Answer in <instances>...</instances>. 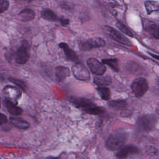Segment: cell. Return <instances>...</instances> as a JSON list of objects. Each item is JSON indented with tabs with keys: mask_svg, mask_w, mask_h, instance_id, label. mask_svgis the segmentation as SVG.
Instances as JSON below:
<instances>
[{
	"mask_svg": "<svg viewBox=\"0 0 159 159\" xmlns=\"http://www.w3.org/2000/svg\"><path fill=\"white\" fill-rule=\"evenodd\" d=\"M127 139V134L123 130H118L109 136L106 142V146L109 150H117L123 147Z\"/></svg>",
	"mask_w": 159,
	"mask_h": 159,
	"instance_id": "obj_1",
	"label": "cell"
},
{
	"mask_svg": "<svg viewBox=\"0 0 159 159\" xmlns=\"http://www.w3.org/2000/svg\"><path fill=\"white\" fill-rule=\"evenodd\" d=\"M157 118L152 114H147L140 117L137 121L136 126L137 129L143 132L151 131L155 126Z\"/></svg>",
	"mask_w": 159,
	"mask_h": 159,
	"instance_id": "obj_2",
	"label": "cell"
},
{
	"mask_svg": "<svg viewBox=\"0 0 159 159\" xmlns=\"http://www.w3.org/2000/svg\"><path fill=\"white\" fill-rule=\"evenodd\" d=\"M29 45L27 42L24 40L22 45L17 48L15 54V61L17 64L23 65L29 59Z\"/></svg>",
	"mask_w": 159,
	"mask_h": 159,
	"instance_id": "obj_3",
	"label": "cell"
},
{
	"mask_svg": "<svg viewBox=\"0 0 159 159\" xmlns=\"http://www.w3.org/2000/svg\"><path fill=\"white\" fill-rule=\"evenodd\" d=\"M131 89L135 96L137 98H140L143 96L147 91L148 85L145 78H138L132 82Z\"/></svg>",
	"mask_w": 159,
	"mask_h": 159,
	"instance_id": "obj_4",
	"label": "cell"
},
{
	"mask_svg": "<svg viewBox=\"0 0 159 159\" xmlns=\"http://www.w3.org/2000/svg\"><path fill=\"white\" fill-rule=\"evenodd\" d=\"M73 76L78 80L86 81L90 78V74L86 67L81 62H77L72 67Z\"/></svg>",
	"mask_w": 159,
	"mask_h": 159,
	"instance_id": "obj_5",
	"label": "cell"
},
{
	"mask_svg": "<svg viewBox=\"0 0 159 159\" xmlns=\"http://www.w3.org/2000/svg\"><path fill=\"white\" fill-rule=\"evenodd\" d=\"M2 93L6 97V99H9L16 104L22 96L21 90L19 88L12 85H7L4 86L2 89Z\"/></svg>",
	"mask_w": 159,
	"mask_h": 159,
	"instance_id": "obj_6",
	"label": "cell"
},
{
	"mask_svg": "<svg viewBox=\"0 0 159 159\" xmlns=\"http://www.w3.org/2000/svg\"><path fill=\"white\" fill-rule=\"evenodd\" d=\"M105 41L101 37H93L80 43V47L81 50L88 51L93 48H99L105 46Z\"/></svg>",
	"mask_w": 159,
	"mask_h": 159,
	"instance_id": "obj_7",
	"label": "cell"
},
{
	"mask_svg": "<svg viewBox=\"0 0 159 159\" xmlns=\"http://www.w3.org/2000/svg\"><path fill=\"white\" fill-rule=\"evenodd\" d=\"M104 30L108 36L115 41L126 45H131V42L127 37H125L124 35H123L122 34L112 27L109 26H105Z\"/></svg>",
	"mask_w": 159,
	"mask_h": 159,
	"instance_id": "obj_8",
	"label": "cell"
},
{
	"mask_svg": "<svg viewBox=\"0 0 159 159\" xmlns=\"http://www.w3.org/2000/svg\"><path fill=\"white\" fill-rule=\"evenodd\" d=\"M86 63L91 72L96 75H102L106 72L105 65L95 58H89Z\"/></svg>",
	"mask_w": 159,
	"mask_h": 159,
	"instance_id": "obj_9",
	"label": "cell"
},
{
	"mask_svg": "<svg viewBox=\"0 0 159 159\" xmlns=\"http://www.w3.org/2000/svg\"><path fill=\"white\" fill-rule=\"evenodd\" d=\"M59 47L63 50L66 58L68 60L73 62H79V58L76 52L70 48L68 45L66 43L61 42L59 43Z\"/></svg>",
	"mask_w": 159,
	"mask_h": 159,
	"instance_id": "obj_10",
	"label": "cell"
},
{
	"mask_svg": "<svg viewBox=\"0 0 159 159\" xmlns=\"http://www.w3.org/2000/svg\"><path fill=\"white\" fill-rule=\"evenodd\" d=\"M145 30L153 37L159 39V25L150 21L143 22Z\"/></svg>",
	"mask_w": 159,
	"mask_h": 159,
	"instance_id": "obj_11",
	"label": "cell"
},
{
	"mask_svg": "<svg viewBox=\"0 0 159 159\" xmlns=\"http://www.w3.org/2000/svg\"><path fill=\"white\" fill-rule=\"evenodd\" d=\"M71 101L78 107L81 108L83 111L95 105L91 101L85 98H71Z\"/></svg>",
	"mask_w": 159,
	"mask_h": 159,
	"instance_id": "obj_12",
	"label": "cell"
},
{
	"mask_svg": "<svg viewBox=\"0 0 159 159\" xmlns=\"http://www.w3.org/2000/svg\"><path fill=\"white\" fill-rule=\"evenodd\" d=\"M138 152V148L134 146H126L122 147L117 153L116 157L119 158H125L130 155L135 154Z\"/></svg>",
	"mask_w": 159,
	"mask_h": 159,
	"instance_id": "obj_13",
	"label": "cell"
},
{
	"mask_svg": "<svg viewBox=\"0 0 159 159\" xmlns=\"http://www.w3.org/2000/svg\"><path fill=\"white\" fill-rule=\"evenodd\" d=\"M4 105L7 110V111L9 112V114L13 115V116H19L20 115L23 111L21 108L19 107L16 104L12 102V101H9L7 99H6L4 101Z\"/></svg>",
	"mask_w": 159,
	"mask_h": 159,
	"instance_id": "obj_14",
	"label": "cell"
},
{
	"mask_svg": "<svg viewBox=\"0 0 159 159\" xmlns=\"http://www.w3.org/2000/svg\"><path fill=\"white\" fill-rule=\"evenodd\" d=\"M70 71L68 68L63 66H58L55 68V76L58 81H63L66 78L70 76Z\"/></svg>",
	"mask_w": 159,
	"mask_h": 159,
	"instance_id": "obj_15",
	"label": "cell"
},
{
	"mask_svg": "<svg viewBox=\"0 0 159 159\" xmlns=\"http://www.w3.org/2000/svg\"><path fill=\"white\" fill-rule=\"evenodd\" d=\"M19 19L23 22H29L35 18V13L34 10L26 8L21 11L18 14Z\"/></svg>",
	"mask_w": 159,
	"mask_h": 159,
	"instance_id": "obj_16",
	"label": "cell"
},
{
	"mask_svg": "<svg viewBox=\"0 0 159 159\" xmlns=\"http://www.w3.org/2000/svg\"><path fill=\"white\" fill-rule=\"evenodd\" d=\"M10 120L14 125H15L16 127L20 129L26 130L30 127L29 124L22 118L17 117H11Z\"/></svg>",
	"mask_w": 159,
	"mask_h": 159,
	"instance_id": "obj_17",
	"label": "cell"
},
{
	"mask_svg": "<svg viewBox=\"0 0 159 159\" xmlns=\"http://www.w3.org/2000/svg\"><path fill=\"white\" fill-rule=\"evenodd\" d=\"M41 17L47 20L54 22L58 20L59 19L57 14L50 9H44L41 12Z\"/></svg>",
	"mask_w": 159,
	"mask_h": 159,
	"instance_id": "obj_18",
	"label": "cell"
},
{
	"mask_svg": "<svg viewBox=\"0 0 159 159\" xmlns=\"http://www.w3.org/2000/svg\"><path fill=\"white\" fill-rule=\"evenodd\" d=\"M94 78V83L98 86H106L111 83V78L108 76L98 75Z\"/></svg>",
	"mask_w": 159,
	"mask_h": 159,
	"instance_id": "obj_19",
	"label": "cell"
},
{
	"mask_svg": "<svg viewBox=\"0 0 159 159\" xmlns=\"http://www.w3.org/2000/svg\"><path fill=\"white\" fill-rule=\"evenodd\" d=\"M145 6L147 14H150L153 12L159 11V2L155 1H146L145 2Z\"/></svg>",
	"mask_w": 159,
	"mask_h": 159,
	"instance_id": "obj_20",
	"label": "cell"
},
{
	"mask_svg": "<svg viewBox=\"0 0 159 159\" xmlns=\"http://www.w3.org/2000/svg\"><path fill=\"white\" fill-rule=\"evenodd\" d=\"M97 91L100 97L103 99L107 101L111 98L110 89L106 86H99L97 88Z\"/></svg>",
	"mask_w": 159,
	"mask_h": 159,
	"instance_id": "obj_21",
	"label": "cell"
},
{
	"mask_svg": "<svg viewBox=\"0 0 159 159\" xmlns=\"http://www.w3.org/2000/svg\"><path fill=\"white\" fill-rule=\"evenodd\" d=\"M109 106L117 110L122 109L126 106V102L124 100H112L108 103Z\"/></svg>",
	"mask_w": 159,
	"mask_h": 159,
	"instance_id": "obj_22",
	"label": "cell"
},
{
	"mask_svg": "<svg viewBox=\"0 0 159 159\" xmlns=\"http://www.w3.org/2000/svg\"><path fill=\"white\" fill-rule=\"evenodd\" d=\"M102 63L109 66L114 71H119V67L118 65V60L117 58H110L102 60Z\"/></svg>",
	"mask_w": 159,
	"mask_h": 159,
	"instance_id": "obj_23",
	"label": "cell"
},
{
	"mask_svg": "<svg viewBox=\"0 0 159 159\" xmlns=\"http://www.w3.org/2000/svg\"><path fill=\"white\" fill-rule=\"evenodd\" d=\"M86 112L92 114V115H99L102 114L105 112V109L103 107L96 106V105H94L89 108L87 109L84 111Z\"/></svg>",
	"mask_w": 159,
	"mask_h": 159,
	"instance_id": "obj_24",
	"label": "cell"
},
{
	"mask_svg": "<svg viewBox=\"0 0 159 159\" xmlns=\"http://www.w3.org/2000/svg\"><path fill=\"white\" fill-rule=\"evenodd\" d=\"M9 80L10 81H11L12 83H14L16 86H17L19 88H20L21 89H22L24 91H25L27 86V84L23 80H21L20 79H16V78H12V77H9Z\"/></svg>",
	"mask_w": 159,
	"mask_h": 159,
	"instance_id": "obj_25",
	"label": "cell"
},
{
	"mask_svg": "<svg viewBox=\"0 0 159 159\" xmlns=\"http://www.w3.org/2000/svg\"><path fill=\"white\" fill-rule=\"evenodd\" d=\"M116 26L117 27V28L119 29H120L125 34H126V35H129V37H133V34L131 32V31L124 24H122L120 22H118L116 24Z\"/></svg>",
	"mask_w": 159,
	"mask_h": 159,
	"instance_id": "obj_26",
	"label": "cell"
},
{
	"mask_svg": "<svg viewBox=\"0 0 159 159\" xmlns=\"http://www.w3.org/2000/svg\"><path fill=\"white\" fill-rule=\"evenodd\" d=\"M9 6V2L7 0H0V13L6 11Z\"/></svg>",
	"mask_w": 159,
	"mask_h": 159,
	"instance_id": "obj_27",
	"label": "cell"
},
{
	"mask_svg": "<svg viewBox=\"0 0 159 159\" xmlns=\"http://www.w3.org/2000/svg\"><path fill=\"white\" fill-rule=\"evenodd\" d=\"M7 116L5 114L0 112V125L5 124L6 123H7Z\"/></svg>",
	"mask_w": 159,
	"mask_h": 159,
	"instance_id": "obj_28",
	"label": "cell"
},
{
	"mask_svg": "<svg viewBox=\"0 0 159 159\" xmlns=\"http://www.w3.org/2000/svg\"><path fill=\"white\" fill-rule=\"evenodd\" d=\"M58 20L60 22L61 25L63 26H66L69 24V20L68 19L61 18V19H59Z\"/></svg>",
	"mask_w": 159,
	"mask_h": 159,
	"instance_id": "obj_29",
	"label": "cell"
},
{
	"mask_svg": "<svg viewBox=\"0 0 159 159\" xmlns=\"http://www.w3.org/2000/svg\"><path fill=\"white\" fill-rule=\"evenodd\" d=\"M152 57H153V58H156L157 60H159V56L158 55H154V54H152V53H149Z\"/></svg>",
	"mask_w": 159,
	"mask_h": 159,
	"instance_id": "obj_30",
	"label": "cell"
},
{
	"mask_svg": "<svg viewBox=\"0 0 159 159\" xmlns=\"http://www.w3.org/2000/svg\"><path fill=\"white\" fill-rule=\"evenodd\" d=\"M156 112L159 115V104L157 105V106L156 107Z\"/></svg>",
	"mask_w": 159,
	"mask_h": 159,
	"instance_id": "obj_31",
	"label": "cell"
},
{
	"mask_svg": "<svg viewBox=\"0 0 159 159\" xmlns=\"http://www.w3.org/2000/svg\"><path fill=\"white\" fill-rule=\"evenodd\" d=\"M23 1H29V2H31V1H33L34 0H23Z\"/></svg>",
	"mask_w": 159,
	"mask_h": 159,
	"instance_id": "obj_32",
	"label": "cell"
},
{
	"mask_svg": "<svg viewBox=\"0 0 159 159\" xmlns=\"http://www.w3.org/2000/svg\"><path fill=\"white\" fill-rule=\"evenodd\" d=\"M1 98H0V107H1Z\"/></svg>",
	"mask_w": 159,
	"mask_h": 159,
	"instance_id": "obj_33",
	"label": "cell"
}]
</instances>
